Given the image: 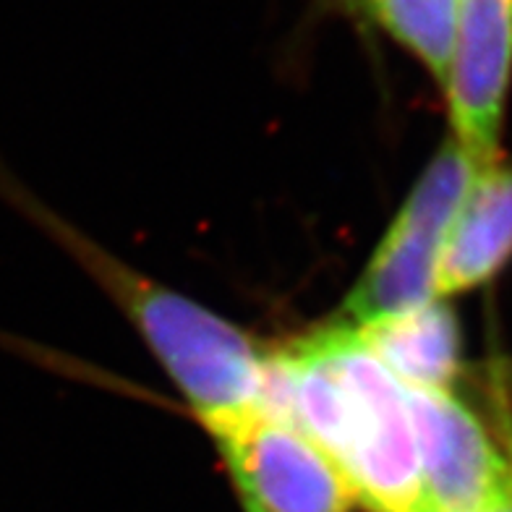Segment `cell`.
Masks as SVG:
<instances>
[{"mask_svg":"<svg viewBox=\"0 0 512 512\" xmlns=\"http://www.w3.org/2000/svg\"><path fill=\"white\" fill-rule=\"evenodd\" d=\"M264 408L335 463L369 512H426L408 390L351 324H330L270 356Z\"/></svg>","mask_w":512,"mask_h":512,"instance_id":"cell-1","label":"cell"},{"mask_svg":"<svg viewBox=\"0 0 512 512\" xmlns=\"http://www.w3.org/2000/svg\"><path fill=\"white\" fill-rule=\"evenodd\" d=\"M71 249L136 324L209 432L264 408L270 353L241 327L131 270L84 238H71Z\"/></svg>","mask_w":512,"mask_h":512,"instance_id":"cell-2","label":"cell"},{"mask_svg":"<svg viewBox=\"0 0 512 512\" xmlns=\"http://www.w3.org/2000/svg\"><path fill=\"white\" fill-rule=\"evenodd\" d=\"M479 168L455 139L439 149L345 298V324L364 327L437 301L442 251Z\"/></svg>","mask_w":512,"mask_h":512,"instance_id":"cell-3","label":"cell"},{"mask_svg":"<svg viewBox=\"0 0 512 512\" xmlns=\"http://www.w3.org/2000/svg\"><path fill=\"white\" fill-rule=\"evenodd\" d=\"M212 434L246 512H348L356 505L335 463L288 418L259 408Z\"/></svg>","mask_w":512,"mask_h":512,"instance_id":"cell-4","label":"cell"},{"mask_svg":"<svg viewBox=\"0 0 512 512\" xmlns=\"http://www.w3.org/2000/svg\"><path fill=\"white\" fill-rule=\"evenodd\" d=\"M426 512H484L512 492L510 460L450 390L405 387Z\"/></svg>","mask_w":512,"mask_h":512,"instance_id":"cell-5","label":"cell"},{"mask_svg":"<svg viewBox=\"0 0 512 512\" xmlns=\"http://www.w3.org/2000/svg\"><path fill=\"white\" fill-rule=\"evenodd\" d=\"M512 76V0H460L458 40L442 87L455 142L479 162L497 157Z\"/></svg>","mask_w":512,"mask_h":512,"instance_id":"cell-6","label":"cell"},{"mask_svg":"<svg viewBox=\"0 0 512 512\" xmlns=\"http://www.w3.org/2000/svg\"><path fill=\"white\" fill-rule=\"evenodd\" d=\"M512 256V165H481L452 220L437 296L447 298L492 280Z\"/></svg>","mask_w":512,"mask_h":512,"instance_id":"cell-7","label":"cell"},{"mask_svg":"<svg viewBox=\"0 0 512 512\" xmlns=\"http://www.w3.org/2000/svg\"><path fill=\"white\" fill-rule=\"evenodd\" d=\"M356 330L405 387L450 390L460 369V330L442 298Z\"/></svg>","mask_w":512,"mask_h":512,"instance_id":"cell-8","label":"cell"},{"mask_svg":"<svg viewBox=\"0 0 512 512\" xmlns=\"http://www.w3.org/2000/svg\"><path fill=\"white\" fill-rule=\"evenodd\" d=\"M358 6L445 84L458 40L460 0H361Z\"/></svg>","mask_w":512,"mask_h":512,"instance_id":"cell-9","label":"cell"},{"mask_svg":"<svg viewBox=\"0 0 512 512\" xmlns=\"http://www.w3.org/2000/svg\"><path fill=\"white\" fill-rule=\"evenodd\" d=\"M484 512H512V492L507 494L505 499H499L497 505L489 507V510H484Z\"/></svg>","mask_w":512,"mask_h":512,"instance_id":"cell-10","label":"cell"},{"mask_svg":"<svg viewBox=\"0 0 512 512\" xmlns=\"http://www.w3.org/2000/svg\"><path fill=\"white\" fill-rule=\"evenodd\" d=\"M510 468H512V458H510Z\"/></svg>","mask_w":512,"mask_h":512,"instance_id":"cell-11","label":"cell"},{"mask_svg":"<svg viewBox=\"0 0 512 512\" xmlns=\"http://www.w3.org/2000/svg\"><path fill=\"white\" fill-rule=\"evenodd\" d=\"M356 3H361V0H356Z\"/></svg>","mask_w":512,"mask_h":512,"instance_id":"cell-12","label":"cell"}]
</instances>
